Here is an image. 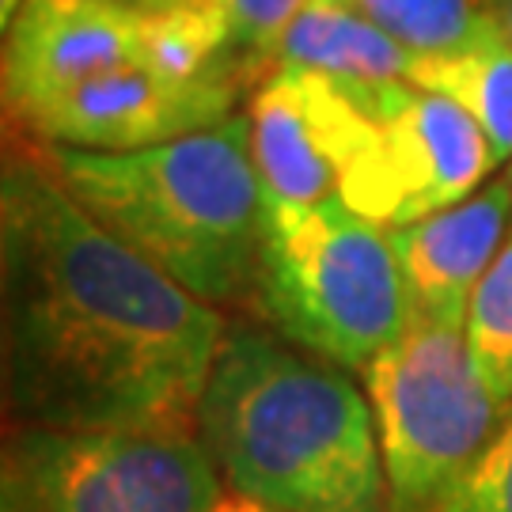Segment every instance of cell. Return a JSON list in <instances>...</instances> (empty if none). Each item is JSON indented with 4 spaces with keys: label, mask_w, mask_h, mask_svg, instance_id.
I'll use <instances>...</instances> for the list:
<instances>
[{
    "label": "cell",
    "mask_w": 512,
    "mask_h": 512,
    "mask_svg": "<svg viewBox=\"0 0 512 512\" xmlns=\"http://www.w3.org/2000/svg\"><path fill=\"white\" fill-rule=\"evenodd\" d=\"M361 380L380 433L387 512L433 509L509 418L471 361L463 327L444 319L414 315Z\"/></svg>",
    "instance_id": "5"
},
{
    "label": "cell",
    "mask_w": 512,
    "mask_h": 512,
    "mask_svg": "<svg viewBox=\"0 0 512 512\" xmlns=\"http://www.w3.org/2000/svg\"><path fill=\"white\" fill-rule=\"evenodd\" d=\"M247 118L266 205L338 198L380 129L342 84L304 65H274Z\"/></svg>",
    "instance_id": "8"
},
{
    "label": "cell",
    "mask_w": 512,
    "mask_h": 512,
    "mask_svg": "<svg viewBox=\"0 0 512 512\" xmlns=\"http://www.w3.org/2000/svg\"><path fill=\"white\" fill-rule=\"evenodd\" d=\"M494 16L505 27V35L512 38V0H494Z\"/></svg>",
    "instance_id": "20"
},
{
    "label": "cell",
    "mask_w": 512,
    "mask_h": 512,
    "mask_svg": "<svg viewBox=\"0 0 512 512\" xmlns=\"http://www.w3.org/2000/svg\"><path fill=\"white\" fill-rule=\"evenodd\" d=\"M376 118V141L353 167L338 202L372 224L403 228L471 198L497 156L467 110L410 80L346 88Z\"/></svg>",
    "instance_id": "7"
},
{
    "label": "cell",
    "mask_w": 512,
    "mask_h": 512,
    "mask_svg": "<svg viewBox=\"0 0 512 512\" xmlns=\"http://www.w3.org/2000/svg\"><path fill=\"white\" fill-rule=\"evenodd\" d=\"M0 311L16 429L198 433L220 311L88 217L42 148L0 171Z\"/></svg>",
    "instance_id": "1"
},
{
    "label": "cell",
    "mask_w": 512,
    "mask_h": 512,
    "mask_svg": "<svg viewBox=\"0 0 512 512\" xmlns=\"http://www.w3.org/2000/svg\"><path fill=\"white\" fill-rule=\"evenodd\" d=\"M236 76H179L152 61L88 80L16 118L38 145L133 152L232 118Z\"/></svg>",
    "instance_id": "9"
},
{
    "label": "cell",
    "mask_w": 512,
    "mask_h": 512,
    "mask_svg": "<svg viewBox=\"0 0 512 512\" xmlns=\"http://www.w3.org/2000/svg\"><path fill=\"white\" fill-rule=\"evenodd\" d=\"M410 84L459 103L490 137L497 164L512 160V38L501 23L467 50L418 57Z\"/></svg>",
    "instance_id": "13"
},
{
    "label": "cell",
    "mask_w": 512,
    "mask_h": 512,
    "mask_svg": "<svg viewBox=\"0 0 512 512\" xmlns=\"http://www.w3.org/2000/svg\"><path fill=\"white\" fill-rule=\"evenodd\" d=\"M198 437L232 494L281 512H387L368 391L349 380V368L289 338L224 334Z\"/></svg>",
    "instance_id": "2"
},
{
    "label": "cell",
    "mask_w": 512,
    "mask_h": 512,
    "mask_svg": "<svg viewBox=\"0 0 512 512\" xmlns=\"http://www.w3.org/2000/svg\"><path fill=\"white\" fill-rule=\"evenodd\" d=\"M308 0H217L228 31L232 69H262L281 61V42Z\"/></svg>",
    "instance_id": "16"
},
{
    "label": "cell",
    "mask_w": 512,
    "mask_h": 512,
    "mask_svg": "<svg viewBox=\"0 0 512 512\" xmlns=\"http://www.w3.org/2000/svg\"><path fill=\"white\" fill-rule=\"evenodd\" d=\"M509 171H512V167H509Z\"/></svg>",
    "instance_id": "22"
},
{
    "label": "cell",
    "mask_w": 512,
    "mask_h": 512,
    "mask_svg": "<svg viewBox=\"0 0 512 512\" xmlns=\"http://www.w3.org/2000/svg\"><path fill=\"white\" fill-rule=\"evenodd\" d=\"M429 512H512V410L486 452L433 501Z\"/></svg>",
    "instance_id": "17"
},
{
    "label": "cell",
    "mask_w": 512,
    "mask_h": 512,
    "mask_svg": "<svg viewBox=\"0 0 512 512\" xmlns=\"http://www.w3.org/2000/svg\"><path fill=\"white\" fill-rule=\"evenodd\" d=\"M42 156L88 217L198 300L262 304L270 205L251 152V118L232 114L133 152L42 145Z\"/></svg>",
    "instance_id": "3"
},
{
    "label": "cell",
    "mask_w": 512,
    "mask_h": 512,
    "mask_svg": "<svg viewBox=\"0 0 512 512\" xmlns=\"http://www.w3.org/2000/svg\"><path fill=\"white\" fill-rule=\"evenodd\" d=\"M213 512H281V509L262 505V501H251V497H243V494H224Z\"/></svg>",
    "instance_id": "19"
},
{
    "label": "cell",
    "mask_w": 512,
    "mask_h": 512,
    "mask_svg": "<svg viewBox=\"0 0 512 512\" xmlns=\"http://www.w3.org/2000/svg\"><path fill=\"white\" fill-rule=\"evenodd\" d=\"M406 50L456 54L497 27L494 0H357Z\"/></svg>",
    "instance_id": "14"
},
{
    "label": "cell",
    "mask_w": 512,
    "mask_h": 512,
    "mask_svg": "<svg viewBox=\"0 0 512 512\" xmlns=\"http://www.w3.org/2000/svg\"><path fill=\"white\" fill-rule=\"evenodd\" d=\"M0 490L38 512H213L224 497L198 433L16 429Z\"/></svg>",
    "instance_id": "6"
},
{
    "label": "cell",
    "mask_w": 512,
    "mask_h": 512,
    "mask_svg": "<svg viewBox=\"0 0 512 512\" xmlns=\"http://www.w3.org/2000/svg\"><path fill=\"white\" fill-rule=\"evenodd\" d=\"M262 308L289 342L353 372H365L414 323L387 228L338 198L270 205Z\"/></svg>",
    "instance_id": "4"
},
{
    "label": "cell",
    "mask_w": 512,
    "mask_h": 512,
    "mask_svg": "<svg viewBox=\"0 0 512 512\" xmlns=\"http://www.w3.org/2000/svg\"><path fill=\"white\" fill-rule=\"evenodd\" d=\"M133 4L141 12H183V8H205V12H217V0H122Z\"/></svg>",
    "instance_id": "18"
},
{
    "label": "cell",
    "mask_w": 512,
    "mask_h": 512,
    "mask_svg": "<svg viewBox=\"0 0 512 512\" xmlns=\"http://www.w3.org/2000/svg\"><path fill=\"white\" fill-rule=\"evenodd\" d=\"M277 65H304L342 88L410 80L418 54L406 50L357 0H308L281 42Z\"/></svg>",
    "instance_id": "12"
},
{
    "label": "cell",
    "mask_w": 512,
    "mask_h": 512,
    "mask_svg": "<svg viewBox=\"0 0 512 512\" xmlns=\"http://www.w3.org/2000/svg\"><path fill=\"white\" fill-rule=\"evenodd\" d=\"M463 338L490 395L512 410V232L467 304Z\"/></svg>",
    "instance_id": "15"
},
{
    "label": "cell",
    "mask_w": 512,
    "mask_h": 512,
    "mask_svg": "<svg viewBox=\"0 0 512 512\" xmlns=\"http://www.w3.org/2000/svg\"><path fill=\"white\" fill-rule=\"evenodd\" d=\"M512 232V171L478 186L471 198L421 217L403 228H387L395 258L403 266L414 315L463 327L478 281L494 266Z\"/></svg>",
    "instance_id": "11"
},
{
    "label": "cell",
    "mask_w": 512,
    "mask_h": 512,
    "mask_svg": "<svg viewBox=\"0 0 512 512\" xmlns=\"http://www.w3.org/2000/svg\"><path fill=\"white\" fill-rule=\"evenodd\" d=\"M152 23V12L122 0H23L4 27L8 118L126 65H160Z\"/></svg>",
    "instance_id": "10"
},
{
    "label": "cell",
    "mask_w": 512,
    "mask_h": 512,
    "mask_svg": "<svg viewBox=\"0 0 512 512\" xmlns=\"http://www.w3.org/2000/svg\"><path fill=\"white\" fill-rule=\"evenodd\" d=\"M0 494H4V505H0V512H38V509H31V505H27L19 494H12V490H0Z\"/></svg>",
    "instance_id": "21"
}]
</instances>
